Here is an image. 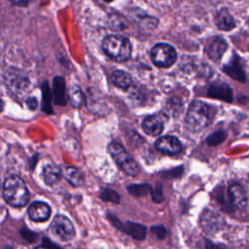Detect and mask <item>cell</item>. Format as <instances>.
I'll return each instance as SVG.
<instances>
[{
	"label": "cell",
	"mask_w": 249,
	"mask_h": 249,
	"mask_svg": "<svg viewBox=\"0 0 249 249\" xmlns=\"http://www.w3.org/2000/svg\"><path fill=\"white\" fill-rule=\"evenodd\" d=\"M3 197L11 206L23 207L29 200V192L23 180L18 176L13 175L4 182Z\"/></svg>",
	"instance_id": "obj_1"
},
{
	"label": "cell",
	"mask_w": 249,
	"mask_h": 249,
	"mask_svg": "<svg viewBox=\"0 0 249 249\" xmlns=\"http://www.w3.org/2000/svg\"><path fill=\"white\" fill-rule=\"evenodd\" d=\"M104 53L113 60L124 62L131 53V45L127 38L121 35H109L102 42Z\"/></svg>",
	"instance_id": "obj_2"
},
{
	"label": "cell",
	"mask_w": 249,
	"mask_h": 249,
	"mask_svg": "<svg viewBox=\"0 0 249 249\" xmlns=\"http://www.w3.org/2000/svg\"><path fill=\"white\" fill-rule=\"evenodd\" d=\"M210 122V108L202 101L195 100L191 103L187 117L186 124L193 131L201 130L208 125Z\"/></svg>",
	"instance_id": "obj_3"
},
{
	"label": "cell",
	"mask_w": 249,
	"mask_h": 249,
	"mask_svg": "<svg viewBox=\"0 0 249 249\" xmlns=\"http://www.w3.org/2000/svg\"><path fill=\"white\" fill-rule=\"evenodd\" d=\"M108 152L115 162L130 176H136L139 173L138 163L129 156L126 150L119 143L112 142L108 146Z\"/></svg>",
	"instance_id": "obj_4"
},
{
	"label": "cell",
	"mask_w": 249,
	"mask_h": 249,
	"mask_svg": "<svg viewBox=\"0 0 249 249\" xmlns=\"http://www.w3.org/2000/svg\"><path fill=\"white\" fill-rule=\"evenodd\" d=\"M151 58L155 65L162 68L171 66L176 60L175 49L165 43H160L154 46L151 51Z\"/></svg>",
	"instance_id": "obj_5"
},
{
	"label": "cell",
	"mask_w": 249,
	"mask_h": 249,
	"mask_svg": "<svg viewBox=\"0 0 249 249\" xmlns=\"http://www.w3.org/2000/svg\"><path fill=\"white\" fill-rule=\"evenodd\" d=\"M51 231L54 235L63 241L71 240L75 235L73 224L64 216L57 215L51 225Z\"/></svg>",
	"instance_id": "obj_6"
},
{
	"label": "cell",
	"mask_w": 249,
	"mask_h": 249,
	"mask_svg": "<svg viewBox=\"0 0 249 249\" xmlns=\"http://www.w3.org/2000/svg\"><path fill=\"white\" fill-rule=\"evenodd\" d=\"M156 148L162 154L173 156L182 151V144L178 138L171 135H166L160 137L156 141Z\"/></svg>",
	"instance_id": "obj_7"
},
{
	"label": "cell",
	"mask_w": 249,
	"mask_h": 249,
	"mask_svg": "<svg viewBox=\"0 0 249 249\" xmlns=\"http://www.w3.org/2000/svg\"><path fill=\"white\" fill-rule=\"evenodd\" d=\"M200 225L202 230L210 234H213L221 230L223 225V220L217 213L211 210H205L201 215Z\"/></svg>",
	"instance_id": "obj_8"
},
{
	"label": "cell",
	"mask_w": 249,
	"mask_h": 249,
	"mask_svg": "<svg viewBox=\"0 0 249 249\" xmlns=\"http://www.w3.org/2000/svg\"><path fill=\"white\" fill-rule=\"evenodd\" d=\"M229 198L231 203L237 209H244L247 204V198L243 188L237 184L233 183L229 187Z\"/></svg>",
	"instance_id": "obj_9"
},
{
	"label": "cell",
	"mask_w": 249,
	"mask_h": 249,
	"mask_svg": "<svg viewBox=\"0 0 249 249\" xmlns=\"http://www.w3.org/2000/svg\"><path fill=\"white\" fill-rule=\"evenodd\" d=\"M227 48H228V45L226 41L223 38L216 36V37H213L207 43L206 53L212 60H219L221 56L224 54Z\"/></svg>",
	"instance_id": "obj_10"
},
{
	"label": "cell",
	"mask_w": 249,
	"mask_h": 249,
	"mask_svg": "<svg viewBox=\"0 0 249 249\" xmlns=\"http://www.w3.org/2000/svg\"><path fill=\"white\" fill-rule=\"evenodd\" d=\"M28 215L30 219L35 222H44L49 219L51 208L45 202L35 201L28 208Z\"/></svg>",
	"instance_id": "obj_11"
},
{
	"label": "cell",
	"mask_w": 249,
	"mask_h": 249,
	"mask_svg": "<svg viewBox=\"0 0 249 249\" xmlns=\"http://www.w3.org/2000/svg\"><path fill=\"white\" fill-rule=\"evenodd\" d=\"M142 128L147 134L158 136L163 130V122L158 115L148 116L142 122Z\"/></svg>",
	"instance_id": "obj_12"
},
{
	"label": "cell",
	"mask_w": 249,
	"mask_h": 249,
	"mask_svg": "<svg viewBox=\"0 0 249 249\" xmlns=\"http://www.w3.org/2000/svg\"><path fill=\"white\" fill-rule=\"evenodd\" d=\"M53 96L54 103L60 106L65 105L66 103V87L64 79L60 76L53 78Z\"/></svg>",
	"instance_id": "obj_13"
},
{
	"label": "cell",
	"mask_w": 249,
	"mask_h": 249,
	"mask_svg": "<svg viewBox=\"0 0 249 249\" xmlns=\"http://www.w3.org/2000/svg\"><path fill=\"white\" fill-rule=\"evenodd\" d=\"M224 71H225V73H227V75L231 76L234 80H237L240 82H244V80H245V74L243 71V67L240 63L238 56L233 57L229 63H227L224 66Z\"/></svg>",
	"instance_id": "obj_14"
},
{
	"label": "cell",
	"mask_w": 249,
	"mask_h": 249,
	"mask_svg": "<svg viewBox=\"0 0 249 249\" xmlns=\"http://www.w3.org/2000/svg\"><path fill=\"white\" fill-rule=\"evenodd\" d=\"M215 23L219 29L230 30L235 26V21L231 15L225 9L220 10L215 16Z\"/></svg>",
	"instance_id": "obj_15"
},
{
	"label": "cell",
	"mask_w": 249,
	"mask_h": 249,
	"mask_svg": "<svg viewBox=\"0 0 249 249\" xmlns=\"http://www.w3.org/2000/svg\"><path fill=\"white\" fill-rule=\"evenodd\" d=\"M61 175L73 186L80 187L84 183L83 174L79 169L73 166H66L61 170Z\"/></svg>",
	"instance_id": "obj_16"
},
{
	"label": "cell",
	"mask_w": 249,
	"mask_h": 249,
	"mask_svg": "<svg viewBox=\"0 0 249 249\" xmlns=\"http://www.w3.org/2000/svg\"><path fill=\"white\" fill-rule=\"evenodd\" d=\"M122 231L137 240H143L146 237V227L140 224L132 222L125 223L124 225H123Z\"/></svg>",
	"instance_id": "obj_17"
},
{
	"label": "cell",
	"mask_w": 249,
	"mask_h": 249,
	"mask_svg": "<svg viewBox=\"0 0 249 249\" xmlns=\"http://www.w3.org/2000/svg\"><path fill=\"white\" fill-rule=\"evenodd\" d=\"M112 83L120 88V89H127L131 84H132V79H131V76L124 72V71H122V70H116L112 73Z\"/></svg>",
	"instance_id": "obj_18"
},
{
	"label": "cell",
	"mask_w": 249,
	"mask_h": 249,
	"mask_svg": "<svg viewBox=\"0 0 249 249\" xmlns=\"http://www.w3.org/2000/svg\"><path fill=\"white\" fill-rule=\"evenodd\" d=\"M28 81L24 77L20 76L19 74H14L12 77L7 79V86L13 89L16 93L22 92L27 89Z\"/></svg>",
	"instance_id": "obj_19"
},
{
	"label": "cell",
	"mask_w": 249,
	"mask_h": 249,
	"mask_svg": "<svg viewBox=\"0 0 249 249\" xmlns=\"http://www.w3.org/2000/svg\"><path fill=\"white\" fill-rule=\"evenodd\" d=\"M42 175L46 184L53 185L59 180L61 176V170L53 164H48L44 167Z\"/></svg>",
	"instance_id": "obj_20"
},
{
	"label": "cell",
	"mask_w": 249,
	"mask_h": 249,
	"mask_svg": "<svg viewBox=\"0 0 249 249\" xmlns=\"http://www.w3.org/2000/svg\"><path fill=\"white\" fill-rule=\"evenodd\" d=\"M208 94L215 98H221L227 101L231 100V90L227 85H213L209 89Z\"/></svg>",
	"instance_id": "obj_21"
},
{
	"label": "cell",
	"mask_w": 249,
	"mask_h": 249,
	"mask_svg": "<svg viewBox=\"0 0 249 249\" xmlns=\"http://www.w3.org/2000/svg\"><path fill=\"white\" fill-rule=\"evenodd\" d=\"M42 104H43V110L46 113H52L53 107H52V99H53V93L50 89V87L47 82H45L42 86Z\"/></svg>",
	"instance_id": "obj_22"
},
{
	"label": "cell",
	"mask_w": 249,
	"mask_h": 249,
	"mask_svg": "<svg viewBox=\"0 0 249 249\" xmlns=\"http://www.w3.org/2000/svg\"><path fill=\"white\" fill-rule=\"evenodd\" d=\"M127 191L134 196H143L151 193L152 187L149 184H132L127 187Z\"/></svg>",
	"instance_id": "obj_23"
},
{
	"label": "cell",
	"mask_w": 249,
	"mask_h": 249,
	"mask_svg": "<svg viewBox=\"0 0 249 249\" xmlns=\"http://www.w3.org/2000/svg\"><path fill=\"white\" fill-rule=\"evenodd\" d=\"M69 100H70V103L74 107H80L84 103L85 97H84L81 89L78 87H75L71 89V91L69 93Z\"/></svg>",
	"instance_id": "obj_24"
},
{
	"label": "cell",
	"mask_w": 249,
	"mask_h": 249,
	"mask_svg": "<svg viewBox=\"0 0 249 249\" xmlns=\"http://www.w3.org/2000/svg\"><path fill=\"white\" fill-rule=\"evenodd\" d=\"M100 197L105 201H110L114 203H119L120 201V196L118 195V193L110 189H104L100 194Z\"/></svg>",
	"instance_id": "obj_25"
},
{
	"label": "cell",
	"mask_w": 249,
	"mask_h": 249,
	"mask_svg": "<svg viewBox=\"0 0 249 249\" xmlns=\"http://www.w3.org/2000/svg\"><path fill=\"white\" fill-rule=\"evenodd\" d=\"M225 137H226V134L222 131H219V132H216L214 134H211L209 136V138L207 139V142H208L209 145H212V146L213 145H218L219 143L224 141Z\"/></svg>",
	"instance_id": "obj_26"
},
{
	"label": "cell",
	"mask_w": 249,
	"mask_h": 249,
	"mask_svg": "<svg viewBox=\"0 0 249 249\" xmlns=\"http://www.w3.org/2000/svg\"><path fill=\"white\" fill-rule=\"evenodd\" d=\"M151 195H152V198L154 201L156 202H160L163 199V194H162V188L160 185H157V187L152 188L151 191Z\"/></svg>",
	"instance_id": "obj_27"
},
{
	"label": "cell",
	"mask_w": 249,
	"mask_h": 249,
	"mask_svg": "<svg viewBox=\"0 0 249 249\" xmlns=\"http://www.w3.org/2000/svg\"><path fill=\"white\" fill-rule=\"evenodd\" d=\"M151 231L158 239H162L166 236V230L163 226H155L151 229Z\"/></svg>",
	"instance_id": "obj_28"
},
{
	"label": "cell",
	"mask_w": 249,
	"mask_h": 249,
	"mask_svg": "<svg viewBox=\"0 0 249 249\" xmlns=\"http://www.w3.org/2000/svg\"><path fill=\"white\" fill-rule=\"evenodd\" d=\"M21 234H22V236H23L25 239H27V240L30 241V242H33V241L36 239V237H37L36 233H34V232H32V231H28V230H26V229L21 230Z\"/></svg>",
	"instance_id": "obj_29"
},
{
	"label": "cell",
	"mask_w": 249,
	"mask_h": 249,
	"mask_svg": "<svg viewBox=\"0 0 249 249\" xmlns=\"http://www.w3.org/2000/svg\"><path fill=\"white\" fill-rule=\"evenodd\" d=\"M42 244L45 245V246H47L49 249H61L59 246H57L56 244L53 243L50 239H47V238H44V239H43V243H42Z\"/></svg>",
	"instance_id": "obj_30"
},
{
	"label": "cell",
	"mask_w": 249,
	"mask_h": 249,
	"mask_svg": "<svg viewBox=\"0 0 249 249\" xmlns=\"http://www.w3.org/2000/svg\"><path fill=\"white\" fill-rule=\"evenodd\" d=\"M27 104H28V107L30 109H35L37 107V100L34 98V97H31L27 100Z\"/></svg>",
	"instance_id": "obj_31"
},
{
	"label": "cell",
	"mask_w": 249,
	"mask_h": 249,
	"mask_svg": "<svg viewBox=\"0 0 249 249\" xmlns=\"http://www.w3.org/2000/svg\"><path fill=\"white\" fill-rule=\"evenodd\" d=\"M205 246H206V249H223V247H221L219 245H216V244H213L208 240H207Z\"/></svg>",
	"instance_id": "obj_32"
},
{
	"label": "cell",
	"mask_w": 249,
	"mask_h": 249,
	"mask_svg": "<svg viewBox=\"0 0 249 249\" xmlns=\"http://www.w3.org/2000/svg\"><path fill=\"white\" fill-rule=\"evenodd\" d=\"M16 5H27L32 0H12Z\"/></svg>",
	"instance_id": "obj_33"
},
{
	"label": "cell",
	"mask_w": 249,
	"mask_h": 249,
	"mask_svg": "<svg viewBox=\"0 0 249 249\" xmlns=\"http://www.w3.org/2000/svg\"><path fill=\"white\" fill-rule=\"evenodd\" d=\"M36 249H49V248H48L47 246H45V245H43V244H42L41 246H38Z\"/></svg>",
	"instance_id": "obj_34"
},
{
	"label": "cell",
	"mask_w": 249,
	"mask_h": 249,
	"mask_svg": "<svg viewBox=\"0 0 249 249\" xmlns=\"http://www.w3.org/2000/svg\"><path fill=\"white\" fill-rule=\"evenodd\" d=\"M103 1H105V2H111V1H113V0H103Z\"/></svg>",
	"instance_id": "obj_35"
}]
</instances>
